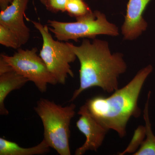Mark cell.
<instances>
[{"mask_svg":"<svg viewBox=\"0 0 155 155\" xmlns=\"http://www.w3.org/2000/svg\"><path fill=\"white\" fill-rule=\"evenodd\" d=\"M80 62V85L69 102L94 87L110 93L119 89L118 78L127 70V64L120 53H111L107 42L95 38L92 42L84 39L80 46L69 43Z\"/></svg>","mask_w":155,"mask_h":155,"instance_id":"6da1fadb","label":"cell"},{"mask_svg":"<svg viewBox=\"0 0 155 155\" xmlns=\"http://www.w3.org/2000/svg\"><path fill=\"white\" fill-rule=\"evenodd\" d=\"M153 70L151 65L143 68L129 83L109 97L97 96L89 99L85 104L91 116L108 130H114L119 137H124L130 118L140 116L139 97Z\"/></svg>","mask_w":155,"mask_h":155,"instance_id":"7a4b0ae2","label":"cell"},{"mask_svg":"<svg viewBox=\"0 0 155 155\" xmlns=\"http://www.w3.org/2000/svg\"><path fill=\"white\" fill-rule=\"evenodd\" d=\"M75 107L74 104L63 107L44 98L38 101L34 107L43 125L44 139L59 155L71 154L69 127L75 115Z\"/></svg>","mask_w":155,"mask_h":155,"instance_id":"3957f363","label":"cell"},{"mask_svg":"<svg viewBox=\"0 0 155 155\" xmlns=\"http://www.w3.org/2000/svg\"><path fill=\"white\" fill-rule=\"evenodd\" d=\"M76 19V22H74L48 20L49 29L58 40L66 42L69 40L78 42L80 38L94 39L100 35L112 36L119 35L117 26L109 22L106 15L99 11H93Z\"/></svg>","mask_w":155,"mask_h":155,"instance_id":"277c9868","label":"cell"},{"mask_svg":"<svg viewBox=\"0 0 155 155\" xmlns=\"http://www.w3.org/2000/svg\"><path fill=\"white\" fill-rule=\"evenodd\" d=\"M31 22L42 38V46L39 56L58 83L65 84L68 76L74 77L70 64L77 58L75 53L69 43L55 40L53 38L48 25H43L32 20Z\"/></svg>","mask_w":155,"mask_h":155,"instance_id":"5b68a950","label":"cell"},{"mask_svg":"<svg viewBox=\"0 0 155 155\" xmlns=\"http://www.w3.org/2000/svg\"><path fill=\"white\" fill-rule=\"evenodd\" d=\"M37 48L30 50L19 48L13 56L1 54L0 57L13 70L33 82L41 92L45 93L47 91L48 84L54 85L58 82L40 56L37 54Z\"/></svg>","mask_w":155,"mask_h":155,"instance_id":"8992f818","label":"cell"},{"mask_svg":"<svg viewBox=\"0 0 155 155\" xmlns=\"http://www.w3.org/2000/svg\"><path fill=\"white\" fill-rule=\"evenodd\" d=\"M78 114L80 116L76 122V127L85 137L86 140L76 150L75 154L84 155L88 151L97 152L102 145L109 130L91 116L85 104L81 107Z\"/></svg>","mask_w":155,"mask_h":155,"instance_id":"52a82bcc","label":"cell"},{"mask_svg":"<svg viewBox=\"0 0 155 155\" xmlns=\"http://www.w3.org/2000/svg\"><path fill=\"white\" fill-rule=\"evenodd\" d=\"M29 0H13L5 9L0 12V24L9 28L17 36L21 45L30 38V29L25 25L24 15Z\"/></svg>","mask_w":155,"mask_h":155,"instance_id":"ba28073f","label":"cell"},{"mask_svg":"<svg viewBox=\"0 0 155 155\" xmlns=\"http://www.w3.org/2000/svg\"><path fill=\"white\" fill-rule=\"evenodd\" d=\"M151 1L128 0L125 22L121 28L125 39H135L146 30L148 24L143 15Z\"/></svg>","mask_w":155,"mask_h":155,"instance_id":"9c48e42d","label":"cell"},{"mask_svg":"<svg viewBox=\"0 0 155 155\" xmlns=\"http://www.w3.org/2000/svg\"><path fill=\"white\" fill-rule=\"evenodd\" d=\"M29 81L26 78L14 70L0 75V114L7 116L9 111L5 107V100L13 91L20 89Z\"/></svg>","mask_w":155,"mask_h":155,"instance_id":"30bf717a","label":"cell"},{"mask_svg":"<svg viewBox=\"0 0 155 155\" xmlns=\"http://www.w3.org/2000/svg\"><path fill=\"white\" fill-rule=\"evenodd\" d=\"M49 146L43 139L37 145L30 148L20 147L16 143L0 138V155H44L50 152Z\"/></svg>","mask_w":155,"mask_h":155,"instance_id":"8fae6325","label":"cell"},{"mask_svg":"<svg viewBox=\"0 0 155 155\" xmlns=\"http://www.w3.org/2000/svg\"><path fill=\"white\" fill-rule=\"evenodd\" d=\"M151 91L148 94L147 98L143 111V118L146 128V138L138 150L133 155H155V136L152 130L151 124L149 116V104Z\"/></svg>","mask_w":155,"mask_h":155,"instance_id":"7c38bea8","label":"cell"},{"mask_svg":"<svg viewBox=\"0 0 155 155\" xmlns=\"http://www.w3.org/2000/svg\"><path fill=\"white\" fill-rule=\"evenodd\" d=\"M66 12L76 19L84 17L93 12L84 0H67Z\"/></svg>","mask_w":155,"mask_h":155,"instance_id":"4fadbf2b","label":"cell"},{"mask_svg":"<svg viewBox=\"0 0 155 155\" xmlns=\"http://www.w3.org/2000/svg\"><path fill=\"white\" fill-rule=\"evenodd\" d=\"M146 138V128L139 125L134 130L133 137L126 148L118 154L123 155L126 153H135L140 147Z\"/></svg>","mask_w":155,"mask_h":155,"instance_id":"5bb4252c","label":"cell"},{"mask_svg":"<svg viewBox=\"0 0 155 155\" xmlns=\"http://www.w3.org/2000/svg\"><path fill=\"white\" fill-rule=\"evenodd\" d=\"M0 44L14 49H18L22 45L16 35L2 24H0Z\"/></svg>","mask_w":155,"mask_h":155,"instance_id":"9a60e30c","label":"cell"},{"mask_svg":"<svg viewBox=\"0 0 155 155\" xmlns=\"http://www.w3.org/2000/svg\"><path fill=\"white\" fill-rule=\"evenodd\" d=\"M67 0H48L45 7L48 11L54 13L66 11Z\"/></svg>","mask_w":155,"mask_h":155,"instance_id":"2e32d148","label":"cell"},{"mask_svg":"<svg viewBox=\"0 0 155 155\" xmlns=\"http://www.w3.org/2000/svg\"><path fill=\"white\" fill-rule=\"evenodd\" d=\"M13 69L2 57H0V75H3Z\"/></svg>","mask_w":155,"mask_h":155,"instance_id":"e0dca14e","label":"cell"},{"mask_svg":"<svg viewBox=\"0 0 155 155\" xmlns=\"http://www.w3.org/2000/svg\"><path fill=\"white\" fill-rule=\"evenodd\" d=\"M13 0H0V9L1 11L5 9L13 2Z\"/></svg>","mask_w":155,"mask_h":155,"instance_id":"ac0fdd59","label":"cell"},{"mask_svg":"<svg viewBox=\"0 0 155 155\" xmlns=\"http://www.w3.org/2000/svg\"><path fill=\"white\" fill-rule=\"evenodd\" d=\"M45 6L47 5L48 0H39Z\"/></svg>","mask_w":155,"mask_h":155,"instance_id":"d6986e66","label":"cell"}]
</instances>
